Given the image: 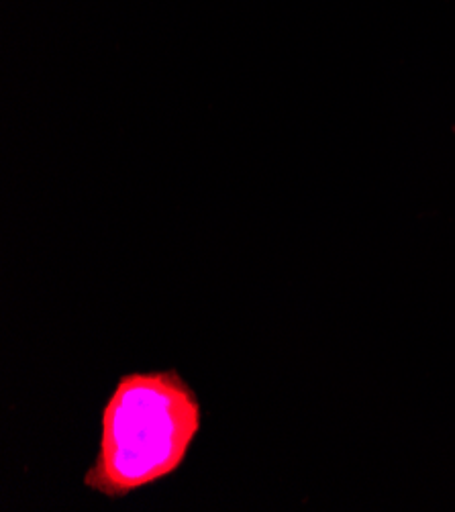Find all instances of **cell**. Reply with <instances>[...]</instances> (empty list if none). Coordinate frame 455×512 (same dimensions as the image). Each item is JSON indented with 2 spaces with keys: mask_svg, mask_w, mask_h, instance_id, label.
<instances>
[{
  "mask_svg": "<svg viewBox=\"0 0 455 512\" xmlns=\"http://www.w3.org/2000/svg\"><path fill=\"white\" fill-rule=\"evenodd\" d=\"M202 427V406L178 370L117 380L100 417V443L84 486L119 500L176 474Z\"/></svg>",
  "mask_w": 455,
  "mask_h": 512,
  "instance_id": "1",
  "label": "cell"
},
{
  "mask_svg": "<svg viewBox=\"0 0 455 512\" xmlns=\"http://www.w3.org/2000/svg\"><path fill=\"white\" fill-rule=\"evenodd\" d=\"M453 133H455V129H453Z\"/></svg>",
  "mask_w": 455,
  "mask_h": 512,
  "instance_id": "2",
  "label": "cell"
}]
</instances>
